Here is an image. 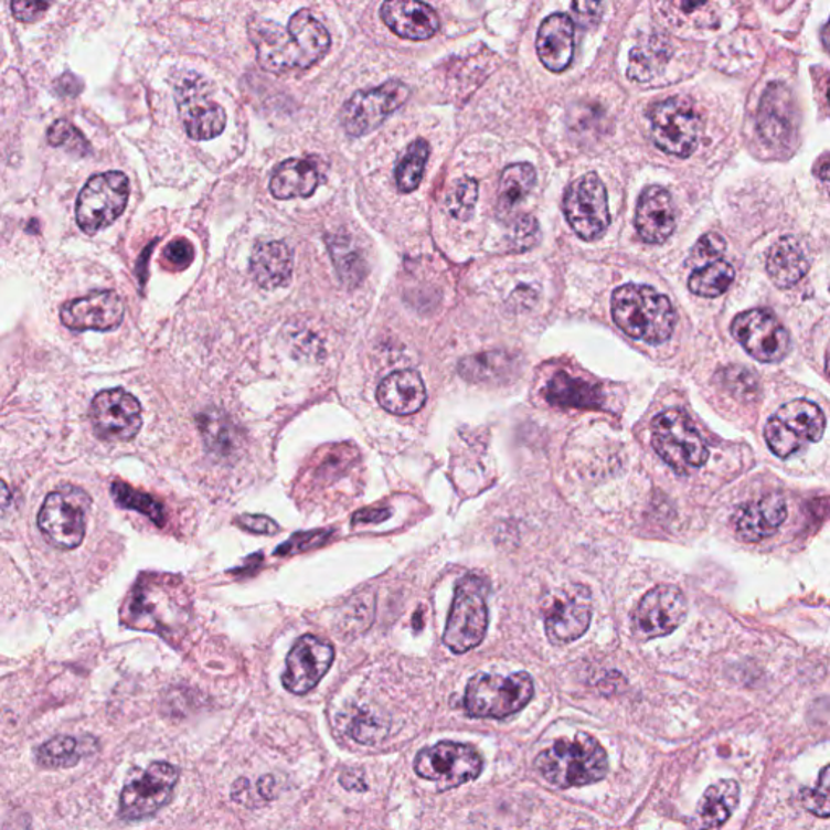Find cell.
<instances>
[{
    "label": "cell",
    "mask_w": 830,
    "mask_h": 830,
    "mask_svg": "<svg viewBox=\"0 0 830 830\" xmlns=\"http://www.w3.org/2000/svg\"><path fill=\"white\" fill-rule=\"evenodd\" d=\"M248 36L257 50L259 67L276 75L307 71L331 47L327 28L307 9L294 13L286 30L279 23L257 20L248 26Z\"/></svg>",
    "instance_id": "obj_1"
},
{
    "label": "cell",
    "mask_w": 830,
    "mask_h": 830,
    "mask_svg": "<svg viewBox=\"0 0 830 830\" xmlns=\"http://www.w3.org/2000/svg\"><path fill=\"white\" fill-rule=\"evenodd\" d=\"M611 317L629 338L648 344L669 341L677 323L669 297L642 285H625L615 290Z\"/></svg>",
    "instance_id": "obj_2"
},
{
    "label": "cell",
    "mask_w": 830,
    "mask_h": 830,
    "mask_svg": "<svg viewBox=\"0 0 830 830\" xmlns=\"http://www.w3.org/2000/svg\"><path fill=\"white\" fill-rule=\"evenodd\" d=\"M546 781L560 788L584 787L607 776V753L587 733L562 738L535 760Z\"/></svg>",
    "instance_id": "obj_3"
},
{
    "label": "cell",
    "mask_w": 830,
    "mask_h": 830,
    "mask_svg": "<svg viewBox=\"0 0 830 830\" xmlns=\"http://www.w3.org/2000/svg\"><path fill=\"white\" fill-rule=\"evenodd\" d=\"M534 696V681L529 673L510 677L477 674L467 684V714L479 719H504L524 709Z\"/></svg>",
    "instance_id": "obj_4"
},
{
    "label": "cell",
    "mask_w": 830,
    "mask_h": 830,
    "mask_svg": "<svg viewBox=\"0 0 830 830\" xmlns=\"http://www.w3.org/2000/svg\"><path fill=\"white\" fill-rule=\"evenodd\" d=\"M92 498L83 489L62 486L47 494L38 514V525L55 549L74 550L85 539Z\"/></svg>",
    "instance_id": "obj_5"
},
{
    "label": "cell",
    "mask_w": 830,
    "mask_h": 830,
    "mask_svg": "<svg viewBox=\"0 0 830 830\" xmlns=\"http://www.w3.org/2000/svg\"><path fill=\"white\" fill-rule=\"evenodd\" d=\"M652 446L680 476L700 469L709 459L707 445L691 418L680 409H669L653 418Z\"/></svg>",
    "instance_id": "obj_6"
},
{
    "label": "cell",
    "mask_w": 830,
    "mask_h": 830,
    "mask_svg": "<svg viewBox=\"0 0 830 830\" xmlns=\"http://www.w3.org/2000/svg\"><path fill=\"white\" fill-rule=\"evenodd\" d=\"M826 430V415L818 404L794 400L784 404L767 422V445L778 458H790L809 443L821 440Z\"/></svg>",
    "instance_id": "obj_7"
},
{
    "label": "cell",
    "mask_w": 830,
    "mask_h": 830,
    "mask_svg": "<svg viewBox=\"0 0 830 830\" xmlns=\"http://www.w3.org/2000/svg\"><path fill=\"white\" fill-rule=\"evenodd\" d=\"M129 196L130 183L124 172L93 175L79 192L75 206L79 230L93 235L110 226L126 210Z\"/></svg>",
    "instance_id": "obj_8"
},
{
    "label": "cell",
    "mask_w": 830,
    "mask_h": 830,
    "mask_svg": "<svg viewBox=\"0 0 830 830\" xmlns=\"http://www.w3.org/2000/svg\"><path fill=\"white\" fill-rule=\"evenodd\" d=\"M649 119L653 143L663 153L688 158L696 151L701 117L688 99L669 98L653 104Z\"/></svg>",
    "instance_id": "obj_9"
},
{
    "label": "cell",
    "mask_w": 830,
    "mask_h": 830,
    "mask_svg": "<svg viewBox=\"0 0 830 830\" xmlns=\"http://www.w3.org/2000/svg\"><path fill=\"white\" fill-rule=\"evenodd\" d=\"M175 103L192 140H213L226 129V110L211 98L210 83L202 75L182 72L175 83Z\"/></svg>",
    "instance_id": "obj_10"
},
{
    "label": "cell",
    "mask_w": 830,
    "mask_h": 830,
    "mask_svg": "<svg viewBox=\"0 0 830 830\" xmlns=\"http://www.w3.org/2000/svg\"><path fill=\"white\" fill-rule=\"evenodd\" d=\"M487 626L489 610L482 593V583L477 577H466L456 589L443 642L453 652H467L483 641Z\"/></svg>",
    "instance_id": "obj_11"
},
{
    "label": "cell",
    "mask_w": 830,
    "mask_h": 830,
    "mask_svg": "<svg viewBox=\"0 0 830 830\" xmlns=\"http://www.w3.org/2000/svg\"><path fill=\"white\" fill-rule=\"evenodd\" d=\"M409 86L400 79H390L372 89L355 93L341 110V124L351 137H363L379 129L409 99Z\"/></svg>",
    "instance_id": "obj_12"
},
{
    "label": "cell",
    "mask_w": 830,
    "mask_h": 830,
    "mask_svg": "<svg viewBox=\"0 0 830 830\" xmlns=\"http://www.w3.org/2000/svg\"><path fill=\"white\" fill-rule=\"evenodd\" d=\"M482 757L461 743L443 742L422 749L415 757L417 776L435 781L438 790H449L473 780L482 773Z\"/></svg>",
    "instance_id": "obj_13"
},
{
    "label": "cell",
    "mask_w": 830,
    "mask_h": 830,
    "mask_svg": "<svg viewBox=\"0 0 830 830\" xmlns=\"http://www.w3.org/2000/svg\"><path fill=\"white\" fill-rule=\"evenodd\" d=\"M563 206L570 226L583 241H597L607 233L611 221L607 190L594 172L571 183Z\"/></svg>",
    "instance_id": "obj_14"
},
{
    "label": "cell",
    "mask_w": 830,
    "mask_h": 830,
    "mask_svg": "<svg viewBox=\"0 0 830 830\" xmlns=\"http://www.w3.org/2000/svg\"><path fill=\"white\" fill-rule=\"evenodd\" d=\"M178 781V767L164 760L151 764L141 777L124 787L120 795V818L126 821L151 818L171 800Z\"/></svg>",
    "instance_id": "obj_15"
},
{
    "label": "cell",
    "mask_w": 830,
    "mask_h": 830,
    "mask_svg": "<svg viewBox=\"0 0 830 830\" xmlns=\"http://www.w3.org/2000/svg\"><path fill=\"white\" fill-rule=\"evenodd\" d=\"M732 334L759 362H780L790 352V334L769 310L743 311L733 320Z\"/></svg>",
    "instance_id": "obj_16"
},
{
    "label": "cell",
    "mask_w": 830,
    "mask_h": 830,
    "mask_svg": "<svg viewBox=\"0 0 830 830\" xmlns=\"http://www.w3.org/2000/svg\"><path fill=\"white\" fill-rule=\"evenodd\" d=\"M687 614L688 602L684 594L677 586L662 584L641 598L632 615V626L638 638L649 641L669 636L684 621Z\"/></svg>",
    "instance_id": "obj_17"
},
{
    "label": "cell",
    "mask_w": 830,
    "mask_h": 830,
    "mask_svg": "<svg viewBox=\"0 0 830 830\" xmlns=\"http://www.w3.org/2000/svg\"><path fill=\"white\" fill-rule=\"evenodd\" d=\"M92 422L104 440L129 441L143 425L141 404L126 390H104L93 400Z\"/></svg>",
    "instance_id": "obj_18"
},
{
    "label": "cell",
    "mask_w": 830,
    "mask_h": 830,
    "mask_svg": "<svg viewBox=\"0 0 830 830\" xmlns=\"http://www.w3.org/2000/svg\"><path fill=\"white\" fill-rule=\"evenodd\" d=\"M334 649L317 636L306 635L287 653L283 684L289 693L302 696L313 690L333 666Z\"/></svg>",
    "instance_id": "obj_19"
},
{
    "label": "cell",
    "mask_w": 830,
    "mask_h": 830,
    "mask_svg": "<svg viewBox=\"0 0 830 830\" xmlns=\"http://www.w3.org/2000/svg\"><path fill=\"white\" fill-rule=\"evenodd\" d=\"M590 593L584 586L565 589L550 598L545 608L546 636L553 645H568L589 629Z\"/></svg>",
    "instance_id": "obj_20"
},
{
    "label": "cell",
    "mask_w": 830,
    "mask_h": 830,
    "mask_svg": "<svg viewBox=\"0 0 830 830\" xmlns=\"http://www.w3.org/2000/svg\"><path fill=\"white\" fill-rule=\"evenodd\" d=\"M798 129L797 106L790 89L784 83H770L757 114L760 140L770 148H787Z\"/></svg>",
    "instance_id": "obj_21"
},
{
    "label": "cell",
    "mask_w": 830,
    "mask_h": 830,
    "mask_svg": "<svg viewBox=\"0 0 830 830\" xmlns=\"http://www.w3.org/2000/svg\"><path fill=\"white\" fill-rule=\"evenodd\" d=\"M123 299L114 290H95L61 309L62 323L72 331H110L124 320Z\"/></svg>",
    "instance_id": "obj_22"
},
{
    "label": "cell",
    "mask_w": 830,
    "mask_h": 830,
    "mask_svg": "<svg viewBox=\"0 0 830 830\" xmlns=\"http://www.w3.org/2000/svg\"><path fill=\"white\" fill-rule=\"evenodd\" d=\"M380 15L383 23L403 40H430L440 30V17L422 0H385Z\"/></svg>",
    "instance_id": "obj_23"
},
{
    "label": "cell",
    "mask_w": 830,
    "mask_h": 830,
    "mask_svg": "<svg viewBox=\"0 0 830 830\" xmlns=\"http://www.w3.org/2000/svg\"><path fill=\"white\" fill-rule=\"evenodd\" d=\"M635 226L639 237L648 244H663L677 226L672 195L669 190L650 185L639 196Z\"/></svg>",
    "instance_id": "obj_24"
},
{
    "label": "cell",
    "mask_w": 830,
    "mask_h": 830,
    "mask_svg": "<svg viewBox=\"0 0 830 830\" xmlns=\"http://www.w3.org/2000/svg\"><path fill=\"white\" fill-rule=\"evenodd\" d=\"M787 501L781 494L770 493L739 508L735 517L736 538L746 544H756L776 534L787 519Z\"/></svg>",
    "instance_id": "obj_25"
},
{
    "label": "cell",
    "mask_w": 830,
    "mask_h": 830,
    "mask_svg": "<svg viewBox=\"0 0 830 830\" xmlns=\"http://www.w3.org/2000/svg\"><path fill=\"white\" fill-rule=\"evenodd\" d=\"M574 30L573 19L566 13H553L539 26L535 50L542 64L553 74H562L573 61L576 47Z\"/></svg>",
    "instance_id": "obj_26"
},
{
    "label": "cell",
    "mask_w": 830,
    "mask_h": 830,
    "mask_svg": "<svg viewBox=\"0 0 830 830\" xmlns=\"http://www.w3.org/2000/svg\"><path fill=\"white\" fill-rule=\"evenodd\" d=\"M376 400L383 409L394 415L418 413L427 401L424 380L414 370L391 373L376 390Z\"/></svg>",
    "instance_id": "obj_27"
},
{
    "label": "cell",
    "mask_w": 830,
    "mask_h": 830,
    "mask_svg": "<svg viewBox=\"0 0 830 830\" xmlns=\"http://www.w3.org/2000/svg\"><path fill=\"white\" fill-rule=\"evenodd\" d=\"M294 255L286 242H265L255 247L251 258V273L263 289H278L289 285Z\"/></svg>",
    "instance_id": "obj_28"
},
{
    "label": "cell",
    "mask_w": 830,
    "mask_h": 830,
    "mask_svg": "<svg viewBox=\"0 0 830 830\" xmlns=\"http://www.w3.org/2000/svg\"><path fill=\"white\" fill-rule=\"evenodd\" d=\"M320 183V172L311 159H287L273 172L269 192L275 199H309Z\"/></svg>",
    "instance_id": "obj_29"
},
{
    "label": "cell",
    "mask_w": 830,
    "mask_h": 830,
    "mask_svg": "<svg viewBox=\"0 0 830 830\" xmlns=\"http://www.w3.org/2000/svg\"><path fill=\"white\" fill-rule=\"evenodd\" d=\"M767 275L780 289L797 285L809 269L804 245L794 237H784L773 245L766 259Z\"/></svg>",
    "instance_id": "obj_30"
},
{
    "label": "cell",
    "mask_w": 830,
    "mask_h": 830,
    "mask_svg": "<svg viewBox=\"0 0 830 830\" xmlns=\"http://www.w3.org/2000/svg\"><path fill=\"white\" fill-rule=\"evenodd\" d=\"M546 401L556 407L573 409H600L602 393L597 386L573 379L568 373H556L545 390Z\"/></svg>",
    "instance_id": "obj_31"
},
{
    "label": "cell",
    "mask_w": 830,
    "mask_h": 830,
    "mask_svg": "<svg viewBox=\"0 0 830 830\" xmlns=\"http://www.w3.org/2000/svg\"><path fill=\"white\" fill-rule=\"evenodd\" d=\"M739 804V787L735 780H722L705 790L698 808L702 828H721Z\"/></svg>",
    "instance_id": "obj_32"
},
{
    "label": "cell",
    "mask_w": 830,
    "mask_h": 830,
    "mask_svg": "<svg viewBox=\"0 0 830 830\" xmlns=\"http://www.w3.org/2000/svg\"><path fill=\"white\" fill-rule=\"evenodd\" d=\"M95 738H77V736L58 735L38 748L36 760L46 769H64L77 766L79 760L92 753Z\"/></svg>",
    "instance_id": "obj_33"
},
{
    "label": "cell",
    "mask_w": 830,
    "mask_h": 830,
    "mask_svg": "<svg viewBox=\"0 0 830 830\" xmlns=\"http://www.w3.org/2000/svg\"><path fill=\"white\" fill-rule=\"evenodd\" d=\"M538 182L534 166L528 162L508 166L500 178L498 190V211L501 214L511 213L531 193Z\"/></svg>",
    "instance_id": "obj_34"
},
{
    "label": "cell",
    "mask_w": 830,
    "mask_h": 830,
    "mask_svg": "<svg viewBox=\"0 0 830 830\" xmlns=\"http://www.w3.org/2000/svg\"><path fill=\"white\" fill-rule=\"evenodd\" d=\"M514 370L513 355L504 352H486L459 362V375L469 382H492L503 380Z\"/></svg>",
    "instance_id": "obj_35"
},
{
    "label": "cell",
    "mask_w": 830,
    "mask_h": 830,
    "mask_svg": "<svg viewBox=\"0 0 830 830\" xmlns=\"http://www.w3.org/2000/svg\"><path fill=\"white\" fill-rule=\"evenodd\" d=\"M733 279H735L733 266L719 258L698 266L688 279V287L696 296L711 299V297H719L726 292V289L732 286Z\"/></svg>",
    "instance_id": "obj_36"
},
{
    "label": "cell",
    "mask_w": 830,
    "mask_h": 830,
    "mask_svg": "<svg viewBox=\"0 0 830 830\" xmlns=\"http://www.w3.org/2000/svg\"><path fill=\"white\" fill-rule=\"evenodd\" d=\"M669 58L670 50L663 41L636 47L629 57L628 77L635 82H649L663 71Z\"/></svg>",
    "instance_id": "obj_37"
},
{
    "label": "cell",
    "mask_w": 830,
    "mask_h": 830,
    "mask_svg": "<svg viewBox=\"0 0 830 830\" xmlns=\"http://www.w3.org/2000/svg\"><path fill=\"white\" fill-rule=\"evenodd\" d=\"M428 156H430V145L422 138L409 145L406 155L396 166V183L401 192H414L421 185Z\"/></svg>",
    "instance_id": "obj_38"
},
{
    "label": "cell",
    "mask_w": 830,
    "mask_h": 830,
    "mask_svg": "<svg viewBox=\"0 0 830 830\" xmlns=\"http://www.w3.org/2000/svg\"><path fill=\"white\" fill-rule=\"evenodd\" d=\"M110 493H113L116 503L126 508V510H134L145 514V517L150 518L159 528L164 525V508L150 493L140 492V490L134 489V487L127 486L124 482H114L113 487H110Z\"/></svg>",
    "instance_id": "obj_39"
},
{
    "label": "cell",
    "mask_w": 830,
    "mask_h": 830,
    "mask_svg": "<svg viewBox=\"0 0 830 830\" xmlns=\"http://www.w3.org/2000/svg\"><path fill=\"white\" fill-rule=\"evenodd\" d=\"M479 199V183L473 179L465 178L455 183L446 195V211L456 220L466 221L472 216Z\"/></svg>",
    "instance_id": "obj_40"
},
{
    "label": "cell",
    "mask_w": 830,
    "mask_h": 830,
    "mask_svg": "<svg viewBox=\"0 0 830 830\" xmlns=\"http://www.w3.org/2000/svg\"><path fill=\"white\" fill-rule=\"evenodd\" d=\"M47 141L55 148H65L72 153L78 156L89 155L88 141L83 137L82 131L75 129L68 120L58 119L47 130Z\"/></svg>",
    "instance_id": "obj_41"
},
{
    "label": "cell",
    "mask_w": 830,
    "mask_h": 830,
    "mask_svg": "<svg viewBox=\"0 0 830 830\" xmlns=\"http://www.w3.org/2000/svg\"><path fill=\"white\" fill-rule=\"evenodd\" d=\"M331 257L334 259V265H337L342 281H361L363 263L361 262V257H359L358 251H354L349 242L334 241L331 244Z\"/></svg>",
    "instance_id": "obj_42"
},
{
    "label": "cell",
    "mask_w": 830,
    "mask_h": 830,
    "mask_svg": "<svg viewBox=\"0 0 830 830\" xmlns=\"http://www.w3.org/2000/svg\"><path fill=\"white\" fill-rule=\"evenodd\" d=\"M801 804L812 815L819 818H829L830 816V766L822 769L821 776L815 788H805L801 791Z\"/></svg>",
    "instance_id": "obj_43"
},
{
    "label": "cell",
    "mask_w": 830,
    "mask_h": 830,
    "mask_svg": "<svg viewBox=\"0 0 830 830\" xmlns=\"http://www.w3.org/2000/svg\"><path fill=\"white\" fill-rule=\"evenodd\" d=\"M513 251L522 252L534 247L539 241V224L534 216L522 214L514 221L510 235Z\"/></svg>",
    "instance_id": "obj_44"
},
{
    "label": "cell",
    "mask_w": 830,
    "mask_h": 830,
    "mask_svg": "<svg viewBox=\"0 0 830 830\" xmlns=\"http://www.w3.org/2000/svg\"><path fill=\"white\" fill-rule=\"evenodd\" d=\"M54 0H12V15L20 23H36L46 15Z\"/></svg>",
    "instance_id": "obj_45"
},
{
    "label": "cell",
    "mask_w": 830,
    "mask_h": 830,
    "mask_svg": "<svg viewBox=\"0 0 830 830\" xmlns=\"http://www.w3.org/2000/svg\"><path fill=\"white\" fill-rule=\"evenodd\" d=\"M328 535H330V531L299 532V534H294L289 541L279 546L275 553L276 555H296V553L310 550L311 546L323 544Z\"/></svg>",
    "instance_id": "obj_46"
},
{
    "label": "cell",
    "mask_w": 830,
    "mask_h": 830,
    "mask_svg": "<svg viewBox=\"0 0 830 830\" xmlns=\"http://www.w3.org/2000/svg\"><path fill=\"white\" fill-rule=\"evenodd\" d=\"M726 248L724 237L715 233H709L702 235L696 247L693 248V255L691 259L698 263V266L705 265V263L714 262L722 257Z\"/></svg>",
    "instance_id": "obj_47"
},
{
    "label": "cell",
    "mask_w": 830,
    "mask_h": 830,
    "mask_svg": "<svg viewBox=\"0 0 830 830\" xmlns=\"http://www.w3.org/2000/svg\"><path fill=\"white\" fill-rule=\"evenodd\" d=\"M164 257L168 259L169 265L174 266V268H187L193 262L195 252H193L192 244L189 241H185V238H175L166 248Z\"/></svg>",
    "instance_id": "obj_48"
},
{
    "label": "cell",
    "mask_w": 830,
    "mask_h": 830,
    "mask_svg": "<svg viewBox=\"0 0 830 830\" xmlns=\"http://www.w3.org/2000/svg\"><path fill=\"white\" fill-rule=\"evenodd\" d=\"M235 524L254 534L273 535L279 531V525L265 514H244L235 519Z\"/></svg>",
    "instance_id": "obj_49"
},
{
    "label": "cell",
    "mask_w": 830,
    "mask_h": 830,
    "mask_svg": "<svg viewBox=\"0 0 830 830\" xmlns=\"http://www.w3.org/2000/svg\"><path fill=\"white\" fill-rule=\"evenodd\" d=\"M573 10L576 13V19L583 25L589 28L600 17L602 0H573Z\"/></svg>",
    "instance_id": "obj_50"
},
{
    "label": "cell",
    "mask_w": 830,
    "mask_h": 830,
    "mask_svg": "<svg viewBox=\"0 0 830 830\" xmlns=\"http://www.w3.org/2000/svg\"><path fill=\"white\" fill-rule=\"evenodd\" d=\"M712 2H714V0H677L678 9H680L681 13H684V15L701 13L702 10L712 6Z\"/></svg>",
    "instance_id": "obj_51"
},
{
    "label": "cell",
    "mask_w": 830,
    "mask_h": 830,
    "mask_svg": "<svg viewBox=\"0 0 830 830\" xmlns=\"http://www.w3.org/2000/svg\"><path fill=\"white\" fill-rule=\"evenodd\" d=\"M390 517L389 510H376V508H373V510H362L359 511V513L354 514V524H359V522H380L385 521L386 518Z\"/></svg>",
    "instance_id": "obj_52"
},
{
    "label": "cell",
    "mask_w": 830,
    "mask_h": 830,
    "mask_svg": "<svg viewBox=\"0 0 830 830\" xmlns=\"http://www.w3.org/2000/svg\"><path fill=\"white\" fill-rule=\"evenodd\" d=\"M275 777L265 776L258 780V794L262 795L265 800H273V797H275Z\"/></svg>",
    "instance_id": "obj_53"
},
{
    "label": "cell",
    "mask_w": 830,
    "mask_h": 830,
    "mask_svg": "<svg viewBox=\"0 0 830 830\" xmlns=\"http://www.w3.org/2000/svg\"><path fill=\"white\" fill-rule=\"evenodd\" d=\"M819 178H821V181L824 183L826 190H828L830 195V161L826 162V164L819 169Z\"/></svg>",
    "instance_id": "obj_54"
},
{
    "label": "cell",
    "mask_w": 830,
    "mask_h": 830,
    "mask_svg": "<svg viewBox=\"0 0 830 830\" xmlns=\"http://www.w3.org/2000/svg\"><path fill=\"white\" fill-rule=\"evenodd\" d=\"M822 43H824L826 50L830 52V20L822 30Z\"/></svg>",
    "instance_id": "obj_55"
},
{
    "label": "cell",
    "mask_w": 830,
    "mask_h": 830,
    "mask_svg": "<svg viewBox=\"0 0 830 830\" xmlns=\"http://www.w3.org/2000/svg\"><path fill=\"white\" fill-rule=\"evenodd\" d=\"M826 370H828V375L830 379V344L828 348V354H826Z\"/></svg>",
    "instance_id": "obj_56"
},
{
    "label": "cell",
    "mask_w": 830,
    "mask_h": 830,
    "mask_svg": "<svg viewBox=\"0 0 830 830\" xmlns=\"http://www.w3.org/2000/svg\"><path fill=\"white\" fill-rule=\"evenodd\" d=\"M829 103H830V85H829Z\"/></svg>",
    "instance_id": "obj_57"
}]
</instances>
